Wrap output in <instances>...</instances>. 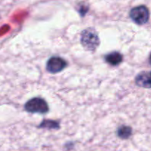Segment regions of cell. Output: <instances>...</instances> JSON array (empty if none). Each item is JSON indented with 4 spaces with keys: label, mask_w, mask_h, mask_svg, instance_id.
<instances>
[{
    "label": "cell",
    "mask_w": 151,
    "mask_h": 151,
    "mask_svg": "<svg viewBox=\"0 0 151 151\" xmlns=\"http://www.w3.org/2000/svg\"><path fill=\"white\" fill-rule=\"evenodd\" d=\"M81 44L86 50L94 51L100 45V38L94 29L88 28L81 32Z\"/></svg>",
    "instance_id": "cell-1"
},
{
    "label": "cell",
    "mask_w": 151,
    "mask_h": 151,
    "mask_svg": "<svg viewBox=\"0 0 151 151\" xmlns=\"http://www.w3.org/2000/svg\"><path fill=\"white\" fill-rule=\"evenodd\" d=\"M24 109L29 113L44 114L49 111V106L46 100L41 97H34L24 105Z\"/></svg>",
    "instance_id": "cell-2"
},
{
    "label": "cell",
    "mask_w": 151,
    "mask_h": 151,
    "mask_svg": "<svg viewBox=\"0 0 151 151\" xmlns=\"http://www.w3.org/2000/svg\"><path fill=\"white\" fill-rule=\"evenodd\" d=\"M129 16L133 22L139 25H142L148 22L150 13L145 5H139L131 9Z\"/></svg>",
    "instance_id": "cell-3"
},
{
    "label": "cell",
    "mask_w": 151,
    "mask_h": 151,
    "mask_svg": "<svg viewBox=\"0 0 151 151\" xmlns=\"http://www.w3.org/2000/svg\"><path fill=\"white\" fill-rule=\"evenodd\" d=\"M66 66L67 62L64 59L58 56H53L47 60L46 69L50 73L56 74L61 72Z\"/></svg>",
    "instance_id": "cell-4"
},
{
    "label": "cell",
    "mask_w": 151,
    "mask_h": 151,
    "mask_svg": "<svg viewBox=\"0 0 151 151\" xmlns=\"http://www.w3.org/2000/svg\"><path fill=\"white\" fill-rule=\"evenodd\" d=\"M135 83L142 88H151V71L142 72L135 78Z\"/></svg>",
    "instance_id": "cell-5"
},
{
    "label": "cell",
    "mask_w": 151,
    "mask_h": 151,
    "mask_svg": "<svg viewBox=\"0 0 151 151\" xmlns=\"http://www.w3.org/2000/svg\"><path fill=\"white\" fill-rule=\"evenodd\" d=\"M104 59L106 63L110 64L111 66H116L122 63V60H123V57H122L121 53H119V52L115 51L106 55L105 56Z\"/></svg>",
    "instance_id": "cell-6"
},
{
    "label": "cell",
    "mask_w": 151,
    "mask_h": 151,
    "mask_svg": "<svg viewBox=\"0 0 151 151\" xmlns=\"http://www.w3.org/2000/svg\"><path fill=\"white\" fill-rule=\"evenodd\" d=\"M116 134H117L118 137H119L120 139H127L132 134V128L127 125H122L117 129Z\"/></svg>",
    "instance_id": "cell-7"
},
{
    "label": "cell",
    "mask_w": 151,
    "mask_h": 151,
    "mask_svg": "<svg viewBox=\"0 0 151 151\" xmlns=\"http://www.w3.org/2000/svg\"><path fill=\"white\" fill-rule=\"evenodd\" d=\"M149 63H150V64L151 65V53H150V56H149Z\"/></svg>",
    "instance_id": "cell-8"
}]
</instances>
